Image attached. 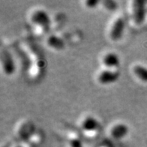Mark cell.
I'll use <instances>...</instances> for the list:
<instances>
[{
    "label": "cell",
    "instance_id": "8992f818",
    "mask_svg": "<svg viewBox=\"0 0 147 147\" xmlns=\"http://www.w3.org/2000/svg\"><path fill=\"white\" fill-rule=\"evenodd\" d=\"M2 63H3V68L7 74H11L14 73V64L12 59L11 56H10L8 53L5 52L2 53Z\"/></svg>",
    "mask_w": 147,
    "mask_h": 147
},
{
    "label": "cell",
    "instance_id": "3957f363",
    "mask_svg": "<svg viewBox=\"0 0 147 147\" xmlns=\"http://www.w3.org/2000/svg\"><path fill=\"white\" fill-rule=\"evenodd\" d=\"M125 29V21L122 18H119L115 20L110 30V38L113 41H118L122 36Z\"/></svg>",
    "mask_w": 147,
    "mask_h": 147
},
{
    "label": "cell",
    "instance_id": "9c48e42d",
    "mask_svg": "<svg viewBox=\"0 0 147 147\" xmlns=\"http://www.w3.org/2000/svg\"><path fill=\"white\" fill-rule=\"evenodd\" d=\"M47 43L49 46L56 50H62L65 47L63 40L56 35H51L47 40Z\"/></svg>",
    "mask_w": 147,
    "mask_h": 147
},
{
    "label": "cell",
    "instance_id": "7a4b0ae2",
    "mask_svg": "<svg viewBox=\"0 0 147 147\" xmlns=\"http://www.w3.org/2000/svg\"><path fill=\"white\" fill-rule=\"evenodd\" d=\"M32 21L34 23L42 26L44 28L48 27L51 23V19L46 11L44 10H37L31 17Z\"/></svg>",
    "mask_w": 147,
    "mask_h": 147
},
{
    "label": "cell",
    "instance_id": "ba28073f",
    "mask_svg": "<svg viewBox=\"0 0 147 147\" xmlns=\"http://www.w3.org/2000/svg\"><path fill=\"white\" fill-rule=\"evenodd\" d=\"M103 63L107 68L116 67L119 64V58L114 53H109L104 56Z\"/></svg>",
    "mask_w": 147,
    "mask_h": 147
},
{
    "label": "cell",
    "instance_id": "8fae6325",
    "mask_svg": "<svg viewBox=\"0 0 147 147\" xmlns=\"http://www.w3.org/2000/svg\"><path fill=\"white\" fill-rule=\"evenodd\" d=\"M103 4L105 5V8L109 10H114L117 8V4H116V2H114V1H110V0L104 1Z\"/></svg>",
    "mask_w": 147,
    "mask_h": 147
},
{
    "label": "cell",
    "instance_id": "7c38bea8",
    "mask_svg": "<svg viewBox=\"0 0 147 147\" xmlns=\"http://www.w3.org/2000/svg\"><path fill=\"white\" fill-rule=\"evenodd\" d=\"M71 147H82V143L79 139H72L70 140Z\"/></svg>",
    "mask_w": 147,
    "mask_h": 147
},
{
    "label": "cell",
    "instance_id": "30bf717a",
    "mask_svg": "<svg viewBox=\"0 0 147 147\" xmlns=\"http://www.w3.org/2000/svg\"><path fill=\"white\" fill-rule=\"evenodd\" d=\"M134 73L141 81L147 83V68L140 65H135L133 68Z\"/></svg>",
    "mask_w": 147,
    "mask_h": 147
},
{
    "label": "cell",
    "instance_id": "52a82bcc",
    "mask_svg": "<svg viewBox=\"0 0 147 147\" xmlns=\"http://www.w3.org/2000/svg\"><path fill=\"white\" fill-rule=\"evenodd\" d=\"M98 122L92 116H87L82 122L81 127L86 131H93L98 128Z\"/></svg>",
    "mask_w": 147,
    "mask_h": 147
},
{
    "label": "cell",
    "instance_id": "5b68a950",
    "mask_svg": "<svg viewBox=\"0 0 147 147\" xmlns=\"http://www.w3.org/2000/svg\"><path fill=\"white\" fill-rule=\"evenodd\" d=\"M128 132V126L125 124L119 123L114 125L110 131V134L115 139H122L127 135Z\"/></svg>",
    "mask_w": 147,
    "mask_h": 147
},
{
    "label": "cell",
    "instance_id": "277c9868",
    "mask_svg": "<svg viewBox=\"0 0 147 147\" xmlns=\"http://www.w3.org/2000/svg\"><path fill=\"white\" fill-rule=\"evenodd\" d=\"M119 74L116 71L110 70H104L98 74V81L101 84H110L118 80Z\"/></svg>",
    "mask_w": 147,
    "mask_h": 147
},
{
    "label": "cell",
    "instance_id": "6da1fadb",
    "mask_svg": "<svg viewBox=\"0 0 147 147\" xmlns=\"http://www.w3.org/2000/svg\"><path fill=\"white\" fill-rule=\"evenodd\" d=\"M133 19L137 25H140L145 20L146 5L145 2L140 0H135L132 2Z\"/></svg>",
    "mask_w": 147,
    "mask_h": 147
},
{
    "label": "cell",
    "instance_id": "4fadbf2b",
    "mask_svg": "<svg viewBox=\"0 0 147 147\" xmlns=\"http://www.w3.org/2000/svg\"><path fill=\"white\" fill-rule=\"evenodd\" d=\"M99 3V1L98 0H91V1H86V5L88 8H92L96 7V5Z\"/></svg>",
    "mask_w": 147,
    "mask_h": 147
}]
</instances>
